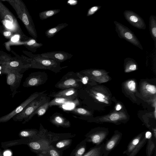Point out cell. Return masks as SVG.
<instances>
[{"mask_svg":"<svg viewBox=\"0 0 156 156\" xmlns=\"http://www.w3.org/2000/svg\"><path fill=\"white\" fill-rule=\"evenodd\" d=\"M26 144L31 151L36 154L41 153L50 145L45 136L39 140L29 142Z\"/></svg>","mask_w":156,"mask_h":156,"instance_id":"12","label":"cell"},{"mask_svg":"<svg viewBox=\"0 0 156 156\" xmlns=\"http://www.w3.org/2000/svg\"><path fill=\"white\" fill-rule=\"evenodd\" d=\"M36 154H37L36 156H44V155H43L41 153H37Z\"/></svg>","mask_w":156,"mask_h":156,"instance_id":"43","label":"cell"},{"mask_svg":"<svg viewBox=\"0 0 156 156\" xmlns=\"http://www.w3.org/2000/svg\"><path fill=\"white\" fill-rule=\"evenodd\" d=\"M149 29L150 35L156 48V17L155 15H151L150 17Z\"/></svg>","mask_w":156,"mask_h":156,"instance_id":"20","label":"cell"},{"mask_svg":"<svg viewBox=\"0 0 156 156\" xmlns=\"http://www.w3.org/2000/svg\"><path fill=\"white\" fill-rule=\"evenodd\" d=\"M25 41L20 40H14L12 38L7 42L4 43L5 47L6 50L9 51H11L10 46L13 45H23Z\"/></svg>","mask_w":156,"mask_h":156,"instance_id":"27","label":"cell"},{"mask_svg":"<svg viewBox=\"0 0 156 156\" xmlns=\"http://www.w3.org/2000/svg\"><path fill=\"white\" fill-rule=\"evenodd\" d=\"M152 136V133L150 131H147L145 134V137L147 139H150Z\"/></svg>","mask_w":156,"mask_h":156,"instance_id":"39","label":"cell"},{"mask_svg":"<svg viewBox=\"0 0 156 156\" xmlns=\"http://www.w3.org/2000/svg\"><path fill=\"white\" fill-rule=\"evenodd\" d=\"M121 108V107L120 106V105H117L116 108V110L117 111L119 110Z\"/></svg>","mask_w":156,"mask_h":156,"instance_id":"42","label":"cell"},{"mask_svg":"<svg viewBox=\"0 0 156 156\" xmlns=\"http://www.w3.org/2000/svg\"><path fill=\"white\" fill-rule=\"evenodd\" d=\"M50 97L47 94L44 93L38 97L29 104L20 113L14 116L12 118L15 121L21 122L25 123L30 116L40 106L45 103L50 101Z\"/></svg>","mask_w":156,"mask_h":156,"instance_id":"5","label":"cell"},{"mask_svg":"<svg viewBox=\"0 0 156 156\" xmlns=\"http://www.w3.org/2000/svg\"><path fill=\"white\" fill-rule=\"evenodd\" d=\"M48 79V75L44 72L32 73L23 82V86L27 87H37L44 84Z\"/></svg>","mask_w":156,"mask_h":156,"instance_id":"8","label":"cell"},{"mask_svg":"<svg viewBox=\"0 0 156 156\" xmlns=\"http://www.w3.org/2000/svg\"><path fill=\"white\" fill-rule=\"evenodd\" d=\"M50 122L57 127L69 128L71 124L70 121L59 113H55L50 118Z\"/></svg>","mask_w":156,"mask_h":156,"instance_id":"15","label":"cell"},{"mask_svg":"<svg viewBox=\"0 0 156 156\" xmlns=\"http://www.w3.org/2000/svg\"><path fill=\"white\" fill-rule=\"evenodd\" d=\"M96 95L97 96L99 97L102 98H105V96L102 94L100 93H98L96 94Z\"/></svg>","mask_w":156,"mask_h":156,"instance_id":"41","label":"cell"},{"mask_svg":"<svg viewBox=\"0 0 156 156\" xmlns=\"http://www.w3.org/2000/svg\"><path fill=\"white\" fill-rule=\"evenodd\" d=\"M49 101L45 103L38 107L29 117L27 122L30 120L35 115H37L39 116L43 115L45 113L49 107Z\"/></svg>","mask_w":156,"mask_h":156,"instance_id":"22","label":"cell"},{"mask_svg":"<svg viewBox=\"0 0 156 156\" xmlns=\"http://www.w3.org/2000/svg\"><path fill=\"white\" fill-rule=\"evenodd\" d=\"M43 45V44L37 42L36 39L31 37H29L28 39L25 41L23 45L31 52H36L37 49L41 47Z\"/></svg>","mask_w":156,"mask_h":156,"instance_id":"18","label":"cell"},{"mask_svg":"<svg viewBox=\"0 0 156 156\" xmlns=\"http://www.w3.org/2000/svg\"><path fill=\"white\" fill-rule=\"evenodd\" d=\"M119 115L117 113H114L112 114L110 117V119L112 121L116 120L119 119Z\"/></svg>","mask_w":156,"mask_h":156,"instance_id":"36","label":"cell"},{"mask_svg":"<svg viewBox=\"0 0 156 156\" xmlns=\"http://www.w3.org/2000/svg\"><path fill=\"white\" fill-rule=\"evenodd\" d=\"M71 112L74 114L80 115H85L89 114L88 111L84 108H75Z\"/></svg>","mask_w":156,"mask_h":156,"instance_id":"29","label":"cell"},{"mask_svg":"<svg viewBox=\"0 0 156 156\" xmlns=\"http://www.w3.org/2000/svg\"><path fill=\"white\" fill-rule=\"evenodd\" d=\"M67 3L69 5H75L77 4L78 1L76 0H69Z\"/></svg>","mask_w":156,"mask_h":156,"instance_id":"37","label":"cell"},{"mask_svg":"<svg viewBox=\"0 0 156 156\" xmlns=\"http://www.w3.org/2000/svg\"><path fill=\"white\" fill-rule=\"evenodd\" d=\"M66 75L56 83L55 85V87L63 90L79 87L80 80L78 77L77 78L67 77Z\"/></svg>","mask_w":156,"mask_h":156,"instance_id":"11","label":"cell"},{"mask_svg":"<svg viewBox=\"0 0 156 156\" xmlns=\"http://www.w3.org/2000/svg\"><path fill=\"white\" fill-rule=\"evenodd\" d=\"M77 95V91L74 88L63 89L48 95L50 97L62 98L73 101L75 100Z\"/></svg>","mask_w":156,"mask_h":156,"instance_id":"14","label":"cell"},{"mask_svg":"<svg viewBox=\"0 0 156 156\" xmlns=\"http://www.w3.org/2000/svg\"><path fill=\"white\" fill-rule=\"evenodd\" d=\"M15 57H13L8 53L0 51V66L13 60Z\"/></svg>","mask_w":156,"mask_h":156,"instance_id":"26","label":"cell"},{"mask_svg":"<svg viewBox=\"0 0 156 156\" xmlns=\"http://www.w3.org/2000/svg\"><path fill=\"white\" fill-rule=\"evenodd\" d=\"M146 88L147 90L151 93L154 94L156 93V88L154 86L147 84Z\"/></svg>","mask_w":156,"mask_h":156,"instance_id":"34","label":"cell"},{"mask_svg":"<svg viewBox=\"0 0 156 156\" xmlns=\"http://www.w3.org/2000/svg\"><path fill=\"white\" fill-rule=\"evenodd\" d=\"M60 11V10L58 9L45 10L39 13V17L42 20H46L58 13Z\"/></svg>","mask_w":156,"mask_h":156,"instance_id":"25","label":"cell"},{"mask_svg":"<svg viewBox=\"0 0 156 156\" xmlns=\"http://www.w3.org/2000/svg\"><path fill=\"white\" fill-rule=\"evenodd\" d=\"M16 56L13 60L0 66L1 72L4 73L10 71H15L23 73L30 68H31V59L28 57L22 55L20 56L13 50L11 51Z\"/></svg>","mask_w":156,"mask_h":156,"instance_id":"4","label":"cell"},{"mask_svg":"<svg viewBox=\"0 0 156 156\" xmlns=\"http://www.w3.org/2000/svg\"><path fill=\"white\" fill-rule=\"evenodd\" d=\"M115 25V30L119 37L123 39L136 46L141 50H143L139 41L134 34L129 28L117 21H114Z\"/></svg>","mask_w":156,"mask_h":156,"instance_id":"6","label":"cell"},{"mask_svg":"<svg viewBox=\"0 0 156 156\" xmlns=\"http://www.w3.org/2000/svg\"><path fill=\"white\" fill-rule=\"evenodd\" d=\"M47 90L41 92H36L32 94L25 100L21 103L18 107L9 114L0 117V123L9 121L14 116L21 112L25 108L31 101L40 95L44 93Z\"/></svg>","mask_w":156,"mask_h":156,"instance_id":"7","label":"cell"},{"mask_svg":"<svg viewBox=\"0 0 156 156\" xmlns=\"http://www.w3.org/2000/svg\"><path fill=\"white\" fill-rule=\"evenodd\" d=\"M41 153L44 156H62V152L57 149L51 145H50Z\"/></svg>","mask_w":156,"mask_h":156,"instance_id":"24","label":"cell"},{"mask_svg":"<svg viewBox=\"0 0 156 156\" xmlns=\"http://www.w3.org/2000/svg\"><path fill=\"white\" fill-rule=\"evenodd\" d=\"M76 136V134L71 133H59L48 131L46 134L45 137L51 145L52 142L65 139L72 138Z\"/></svg>","mask_w":156,"mask_h":156,"instance_id":"16","label":"cell"},{"mask_svg":"<svg viewBox=\"0 0 156 156\" xmlns=\"http://www.w3.org/2000/svg\"><path fill=\"white\" fill-rule=\"evenodd\" d=\"M101 7V6L95 5L90 7L87 11V16H89L93 15L99 10Z\"/></svg>","mask_w":156,"mask_h":156,"instance_id":"30","label":"cell"},{"mask_svg":"<svg viewBox=\"0 0 156 156\" xmlns=\"http://www.w3.org/2000/svg\"><path fill=\"white\" fill-rule=\"evenodd\" d=\"M74 101L60 97L55 98L51 101L49 102V107H51L54 106H60L65 104L73 102Z\"/></svg>","mask_w":156,"mask_h":156,"instance_id":"23","label":"cell"},{"mask_svg":"<svg viewBox=\"0 0 156 156\" xmlns=\"http://www.w3.org/2000/svg\"><path fill=\"white\" fill-rule=\"evenodd\" d=\"M9 3L15 11L18 18L22 21L29 34L36 39L37 35L31 16L24 3L22 0H1Z\"/></svg>","mask_w":156,"mask_h":156,"instance_id":"1","label":"cell"},{"mask_svg":"<svg viewBox=\"0 0 156 156\" xmlns=\"http://www.w3.org/2000/svg\"><path fill=\"white\" fill-rule=\"evenodd\" d=\"M95 98L97 100L100 102H103L106 104H108V102L107 101L103 98L98 96H96Z\"/></svg>","mask_w":156,"mask_h":156,"instance_id":"38","label":"cell"},{"mask_svg":"<svg viewBox=\"0 0 156 156\" xmlns=\"http://www.w3.org/2000/svg\"><path fill=\"white\" fill-rule=\"evenodd\" d=\"M140 138L138 137L133 139L132 141L128 148V151L130 152L135 148L140 142Z\"/></svg>","mask_w":156,"mask_h":156,"instance_id":"31","label":"cell"},{"mask_svg":"<svg viewBox=\"0 0 156 156\" xmlns=\"http://www.w3.org/2000/svg\"><path fill=\"white\" fill-rule=\"evenodd\" d=\"M124 18L133 27L139 29L145 30L146 25L143 19L134 12L126 10L123 12Z\"/></svg>","mask_w":156,"mask_h":156,"instance_id":"10","label":"cell"},{"mask_svg":"<svg viewBox=\"0 0 156 156\" xmlns=\"http://www.w3.org/2000/svg\"><path fill=\"white\" fill-rule=\"evenodd\" d=\"M11 153L9 151H6L4 153V156H10Z\"/></svg>","mask_w":156,"mask_h":156,"instance_id":"40","label":"cell"},{"mask_svg":"<svg viewBox=\"0 0 156 156\" xmlns=\"http://www.w3.org/2000/svg\"><path fill=\"white\" fill-rule=\"evenodd\" d=\"M98 151L96 148H93L84 154L83 156H97Z\"/></svg>","mask_w":156,"mask_h":156,"instance_id":"32","label":"cell"},{"mask_svg":"<svg viewBox=\"0 0 156 156\" xmlns=\"http://www.w3.org/2000/svg\"><path fill=\"white\" fill-rule=\"evenodd\" d=\"M0 22L3 27L12 31L18 36L21 41H26L29 38L23 32L16 17L1 0Z\"/></svg>","mask_w":156,"mask_h":156,"instance_id":"2","label":"cell"},{"mask_svg":"<svg viewBox=\"0 0 156 156\" xmlns=\"http://www.w3.org/2000/svg\"><path fill=\"white\" fill-rule=\"evenodd\" d=\"M23 52L31 58V68L47 69L57 73L67 67L66 66L62 67L61 62L43 57L41 54H34L26 51H23Z\"/></svg>","mask_w":156,"mask_h":156,"instance_id":"3","label":"cell"},{"mask_svg":"<svg viewBox=\"0 0 156 156\" xmlns=\"http://www.w3.org/2000/svg\"><path fill=\"white\" fill-rule=\"evenodd\" d=\"M68 25V24L66 23H61L58 24L55 27L49 28L45 31V36L48 38L52 37L60 30Z\"/></svg>","mask_w":156,"mask_h":156,"instance_id":"21","label":"cell"},{"mask_svg":"<svg viewBox=\"0 0 156 156\" xmlns=\"http://www.w3.org/2000/svg\"><path fill=\"white\" fill-rule=\"evenodd\" d=\"M0 30L2 35L8 39L10 40L14 36L16 35L12 31L4 28L1 26H0Z\"/></svg>","mask_w":156,"mask_h":156,"instance_id":"28","label":"cell"},{"mask_svg":"<svg viewBox=\"0 0 156 156\" xmlns=\"http://www.w3.org/2000/svg\"><path fill=\"white\" fill-rule=\"evenodd\" d=\"M72 142V138H67L52 142L50 145L53 146L58 150L62 152L70 146Z\"/></svg>","mask_w":156,"mask_h":156,"instance_id":"17","label":"cell"},{"mask_svg":"<svg viewBox=\"0 0 156 156\" xmlns=\"http://www.w3.org/2000/svg\"><path fill=\"white\" fill-rule=\"evenodd\" d=\"M127 86L128 88L131 90H133L135 88L136 84L135 82L133 81H130L127 83Z\"/></svg>","mask_w":156,"mask_h":156,"instance_id":"35","label":"cell"},{"mask_svg":"<svg viewBox=\"0 0 156 156\" xmlns=\"http://www.w3.org/2000/svg\"><path fill=\"white\" fill-rule=\"evenodd\" d=\"M116 141V139H114L111 140L107 144L106 148L108 150H110L114 147Z\"/></svg>","mask_w":156,"mask_h":156,"instance_id":"33","label":"cell"},{"mask_svg":"<svg viewBox=\"0 0 156 156\" xmlns=\"http://www.w3.org/2000/svg\"><path fill=\"white\" fill-rule=\"evenodd\" d=\"M87 140L85 139L79 143L69 156H83L86 150Z\"/></svg>","mask_w":156,"mask_h":156,"instance_id":"19","label":"cell"},{"mask_svg":"<svg viewBox=\"0 0 156 156\" xmlns=\"http://www.w3.org/2000/svg\"><path fill=\"white\" fill-rule=\"evenodd\" d=\"M44 57L54 60L60 62L71 58L73 55L70 53L62 51L48 52L41 54Z\"/></svg>","mask_w":156,"mask_h":156,"instance_id":"13","label":"cell"},{"mask_svg":"<svg viewBox=\"0 0 156 156\" xmlns=\"http://www.w3.org/2000/svg\"><path fill=\"white\" fill-rule=\"evenodd\" d=\"M0 156H3L2 154L1 151H0Z\"/></svg>","mask_w":156,"mask_h":156,"instance_id":"44","label":"cell"},{"mask_svg":"<svg viewBox=\"0 0 156 156\" xmlns=\"http://www.w3.org/2000/svg\"><path fill=\"white\" fill-rule=\"evenodd\" d=\"M4 74L6 75V83L10 87L12 96L13 97L20 87L23 74L13 70L6 72Z\"/></svg>","mask_w":156,"mask_h":156,"instance_id":"9","label":"cell"}]
</instances>
